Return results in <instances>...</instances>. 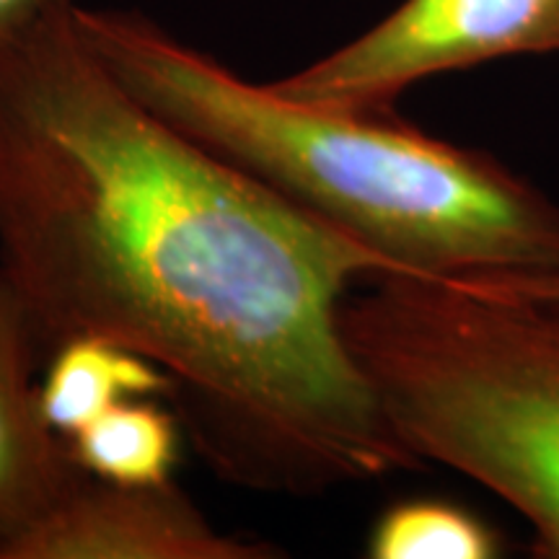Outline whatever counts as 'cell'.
Listing matches in <instances>:
<instances>
[{"label":"cell","mask_w":559,"mask_h":559,"mask_svg":"<svg viewBox=\"0 0 559 559\" xmlns=\"http://www.w3.org/2000/svg\"><path fill=\"white\" fill-rule=\"evenodd\" d=\"M73 3L0 41V275L45 362L81 337L156 362L239 487L419 469L342 334L349 290L391 264L145 107Z\"/></svg>","instance_id":"1"},{"label":"cell","mask_w":559,"mask_h":559,"mask_svg":"<svg viewBox=\"0 0 559 559\" xmlns=\"http://www.w3.org/2000/svg\"><path fill=\"white\" fill-rule=\"evenodd\" d=\"M73 21L145 107L394 272H559V202L489 153L432 138L394 109L321 107L251 83L140 11L73 3Z\"/></svg>","instance_id":"2"},{"label":"cell","mask_w":559,"mask_h":559,"mask_svg":"<svg viewBox=\"0 0 559 559\" xmlns=\"http://www.w3.org/2000/svg\"><path fill=\"white\" fill-rule=\"evenodd\" d=\"M39 340L0 275V559L86 477L39 402Z\"/></svg>","instance_id":"6"},{"label":"cell","mask_w":559,"mask_h":559,"mask_svg":"<svg viewBox=\"0 0 559 559\" xmlns=\"http://www.w3.org/2000/svg\"><path fill=\"white\" fill-rule=\"evenodd\" d=\"M342 334L419 464L464 474L559 559V300L492 277L381 272L342 304Z\"/></svg>","instance_id":"3"},{"label":"cell","mask_w":559,"mask_h":559,"mask_svg":"<svg viewBox=\"0 0 559 559\" xmlns=\"http://www.w3.org/2000/svg\"><path fill=\"white\" fill-rule=\"evenodd\" d=\"M275 544L223 534L174 487L83 477L3 559H270Z\"/></svg>","instance_id":"5"},{"label":"cell","mask_w":559,"mask_h":559,"mask_svg":"<svg viewBox=\"0 0 559 559\" xmlns=\"http://www.w3.org/2000/svg\"><path fill=\"white\" fill-rule=\"evenodd\" d=\"M73 0H0V41Z\"/></svg>","instance_id":"10"},{"label":"cell","mask_w":559,"mask_h":559,"mask_svg":"<svg viewBox=\"0 0 559 559\" xmlns=\"http://www.w3.org/2000/svg\"><path fill=\"white\" fill-rule=\"evenodd\" d=\"M557 52L559 0H404L360 37L272 86L321 107L394 109L419 81Z\"/></svg>","instance_id":"4"},{"label":"cell","mask_w":559,"mask_h":559,"mask_svg":"<svg viewBox=\"0 0 559 559\" xmlns=\"http://www.w3.org/2000/svg\"><path fill=\"white\" fill-rule=\"evenodd\" d=\"M66 443L88 477L164 485L171 481L179 459V423L158 402L130 400L102 412Z\"/></svg>","instance_id":"8"},{"label":"cell","mask_w":559,"mask_h":559,"mask_svg":"<svg viewBox=\"0 0 559 559\" xmlns=\"http://www.w3.org/2000/svg\"><path fill=\"white\" fill-rule=\"evenodd\" d=\"M160 396H174V381L164 368L96 337L60 345L39 379L41 412L62 440L115 404Z\"/></svg>","instance_id":"7"},{"label":"cell","mask_w":559,"mask_h":559,"mask_svg":"<svg viewBox=\"0 0 559 559\" xmlns=\"http://www.w3.org/2000/svg\"><path fill=\"white\" fill-rule=\"evenodd\" d=\"M373 559H495L506 555L498 528L464 506L415 498L389 506L366 542Z\"/></svg>","instance_id":"9"},{"label":"cell","mask_w":559,"mask_h":559,"mask_svg":"<svg viewBox=\"0 0 559 559\" xmlns=\"http://www.w3.org/2000/svg\"><path fill=\"white\" fill-rule=\"evenodd\" d=\"M510 290L528 293V296L559 300V272H544V275H489Z\"/></svg>","instance_id":"11"}]
</instances>
